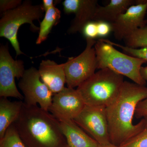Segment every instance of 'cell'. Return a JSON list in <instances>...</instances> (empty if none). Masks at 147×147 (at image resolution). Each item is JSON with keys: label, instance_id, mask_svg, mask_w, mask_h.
Listing matches in <instances>:
<instances>
[{"label": "cell", "instance_id": "8992f818", "mask_svg": "<svg viewBox=\"0 0 147 147\" xmlns=\"http://www.w3.org/2000/svg\"><path fill=\"white\" fill-rule=\"evenodd\" d=\"M84 51L75 57L68 58L64 63L66 84L68 88L79 87L92 76L97 69L94 39L86 38Z\"/></svg>", "mask_w": 147, "mask_h": 147}, {"label": "cell", "instance_id": "6da1fadb", "mask_svg": "<svg viewBox=\"0 0 147 147\" xmlns=\"http://www.w3.org/2000/svg\"><path fill=\"white\" fill-rule=\"evenodd\" d=\"M147 98V87L125 81L118 97L105 108L111 144L121 146L143 129L144 118L136 124L133 119L137 105Z\"/></svg>", "mask_w": 147, "mask_h": 147}, {"label": "cell", "instance_id": "e0dca14e", "mask_svg": "<svg viewBox=\"0 0 147 147\" xmlns=\"http://www.w3.org/2000/svg\"><path fill=\"white\" fill-rule=\"evenodd\" d=\"M61 17L60 11L55 6L45 12L44 18L40 24L37 44H40L47 39L53 27L58 24Z\"/></svg>", "mask_w": 147, "mask_h": 147}, {"label": "cell", "instance_id": "603a6c76", "mask_svg": "<svg viewBox=\"0 0 147 147\" xmlns=\"http://www.w3.org/2000/svg\"><path fill=\"white\" fill-rule=\"evenodd\" d=\"M22 3L21 0H1L0 12L1 14L2 15L6 11L16 8Z\"/></svg>", "mask_w": 147, "mask_h": 147}, {"label": "cell", "instance_id": "83f0119b", "mask_svg": "<svg viewBox=\"0 0 147 147\" xmlns=\"http://www.w3.org/2000/svg\"><path fill=\"white\" fill-rule=\"evenodd\" d=\"M99 147H120L116 146L115 145L113 144H109L104 145V146H100Z\"/></svg>", "mask_w": 147, "mask_h": 147}, {"label": "cell", "instance_id": "7a4b0ae2", "mask_svg": "<svg viewBox=\"0 0 147 147\" xmlns=\"http://www.w3.org/2000/svg\"><path fill=\"white\" fill-rule=\"evenodd\" d=\"M25 145L30 147H67L60 122L48 111L24 103L13 123Z\"/></svg>", "mask_w": 147, "mask_h": 147}, {"label": "cell", "instance_id": "44dd1931", "mask_svg": "<svg viewBox=\"0 0 147 147\" xmlns=\"http://www.w3.org/2000/svg\"><path fill=\"white\" fill-rule=\"evenodd\" d=\"M145 123L143 129L120 147H147V116L144 117Z\"/></svg>", "mask_w": 147, "mask_h": 147}, {"label": "cell", "instance_id": "7402d4cb", "mask_svg": "<svg viewBox=\"0 0 147 147\" xmlns=\"http://www.w3.org/2000/svg\"><path fill=\"white\" fill-rule=\"evenodd\" d=\"M82 33L86 39H94L98 37L97 22L92 21L87 23L83 28Z\"/></svg>", "mask_w": 147, "mask_h": 147}, {"label": "cell", "instance_id": "d4e9b609", "mask_svg": "<svg viewBox=\"0 0 147 147\" xmlns=\"http://www.w3.org/2000/svg\"><path fill=\"white\" fill-rule=\"evenodd\" d=\"M147 116V98L139 102L135 110L134 116L137 118H143Z\"/></svg>", "mask_w": 147, "mask_h": 147}, {"label": "cell", "instance_id": "3957f363", "mask_svg": "<svg viewBox=\"0 0 147 147\" xmlns=\"http://www.w3.org/2000/svg\"><path fill=\"white\" fill-rule=\"evenodd\" d=\"M123 76L108 68L95 72L77 90L86 105L106 108L115 101L124 83Z\"/></svg>", "mask_w": 147, "mask_h": 147}, {"label": "cell", "instance_id": "484cf974", "mask_svg": "<svg viewBox=\"0 0 147 147\" xmlns=\"http://www.w3.org/2000/svg\"><path fill=\"white\" fill-rule=\"evenodd\" d=\"M42 7L45 12L50 8L55 6L53 0H43L42 1Z\"/></svg>", "mask_w": 147, "mask_h": 147}, {"label": "cell", "instance_id": "277c9868", "mask_svg": "<svg viewBox=\"0 0 147 147\" xmlns=\"http://www.w3.org/2000/svg\"><path fill=\"white\" fill-rule=\"evenodd\" d=\"M98 69L108 68L125 76L134 83L145 86L146 82L142 78L140 69L147 62L121 53L113 45L99 39L94 46Z\"/></svg>", "mask_w": 147, "mask_h": 147}, {"label": "cell", "instance_id": "ffe728a7", "mask_svg": "<svg viewBox=\"0 0 147 147\" xmlns=\"http://www.w3.org/2000/svg\"><path fill=\"white\" fill-rule=\"evenodd\" d=\"M104 42L109 43L111 45L119 47L127 55L134 57L138 58L144 60L147 62V46L140 47L139 48H133L127 47L125 45H123L116 42H113L111 40L105 38H100Z\"/></svg>", "mask_w": 147, "mask_h": 147}, {"label": "cell", "instance_id": "4316f807", "mask_svg": "<svg viewBox=\"0 0 147 147\" xmlns=\"http://www.w3.org/2000/svg\"><path fill=\"white\" fill-rule=\"evenodd\" d=\"M140 73L141 76L145 81H147V66L146 67L142 66L140 69Z\"/></svg>", "mask_w": 147, "mask_h": 147}, {"label": "cell", "instance_id": "52a82bcc", "mask_svg": "<svg viewBox=\"0 0 147 147\" xmlns=\"http://www.w3.org/2000/svg\"><path fill=\"white\" fill-rule=\"evenodd\" d=\"M18 86L24 95L26 105L35 106L38 104L41 109L49 112L53 93L41 80L38 70L33 67L25 70Z\"/></svg>", "mask_w": 147, "mask_h": 147}, {"label": "cell", "instance_id": "cb8c5ba5", "mask_svg": "<svg viewBox=\"0 0 147 147\" xmlns=\"http://www.w3.org/2000/svg\"><path fill=\"white\" fill-rule=\"evenodd\" d=\"M97 22L98 37L103 38L107 36L112 32L111 24L104 21H96Z\"/></svg>", "mask_w": 147, "mask_h": 147}, {"label": "cell", "instance_id": "7c38bea8", "mask_svg": "<svg viewBox=\"0 0 147 147\" xmlns=\"http://www.w3.org/2000/svg\"><path fill=\"white\" fill-rule=\"evenodd\" d=\"M63 5L66 13L75 14L67 31L69 34H74L82 32L84 26L92 21L99 4L97 0H65Z\"/></svg>", "mask_w": 147, "mask_h": 147}, {"label": "cell", "instance_id": "5bb4252c", "mask_svg": "<svg viewBox=\"0 0 147 147\" xmlns=\"http://www.w3.org/2000/svg\"><path fill=\"white\" fill-rule=\"evenodd\" d=\"M67 147H99L100 145L90 137L73 120L59 121Z\"/></svg>", "mask_w": 147, "mask_h": 147}, {"label": "cell", "instance_id": "8fae6325", "mask_svg": "<svg viewBox=\"0 0 147 147\" xmlns=\"http://www.w3.org/2000/svg\"><path fill=\"white\" fill-rule=\"evenodd\" d=\"M147 12V0H139L111 24L112 32L116 39L121 40L137 29L147 25L145 16Z\"/></svg>", "mask_w": 147, "mask_h": 147}, {"label": "cell", "instance_id": "30bf717a", "mask_svg": "<svg viewBox=\"0 0 147 147\" xmlns=\"http://www.w3.org/2000/svg\"><path fill=\"white\" fill-rule=\"evenodd\" d=\"M85 106L77 89L65 87L61 91L54 94L49 112L59 121L74 120Z\"/></svg>", "mask_w": 147, "mask_h": 147}, {"label": "cell", "instance_id": "9a60e30c", "mask_svg": "<svg viewBox=\"0 0 147 147\" xmlns=\"http://www.w3.org/2000/svg\"><path fill=\"white\" fill-rule=\"evenodd\" d=\"M139 0H111L107 5L98 7L92 21H104L113 24L120 15L131 5L137 4Z\"/></svg>", "mask_w": 147, "mask_h": 147}, {"label": "cell", "instance_id": "4fadbf2b", "mask_svg": "<svg viewBox=\"0 0 147 147\" xmlns=\"http://www.w3.org/2000/svg\"><path fill=\"white\" fill-rule=\"evenodd\" d=\"M38 71L42 82L54 94L61 91L65 88L66 79L64 64H58L50 60H42Z\"/></svg>", "mask_w": 147, "mask_h": 147}, {"label": "cell", "instance_id": "d6986e66", "mask_svg": "<svg viewBox=\"0 0 147 147\" xmlns=\"http://www.w3.org/2000/svg\"><path fill=\"white\" fill-rule=\"evenodd\" d=\"M1 147H27L12 124L1 139Z\"/></svg>", "mask_w": 147, "mask_h": 147}, {"label": "cell", "instance_id": "ba28073f", "mask_svg": "<svg viewBox=\"0 0 147 147\" xmlns=\"http://www.w3.org/2000/svg\"><path fill=\"white\" fill-rule=\"evenodd\" d=\"M25 70L21 60H14L8 50L7 45L0 47V96L24 99L18 90L15 79H21Z\"/></svg>", "mask_w": 147, "mask_h": 147}, {"label": "cell", "instance_id": "ac0fdd59", "mask_svg": "<svg viewBox=\"0 0 147 147\" xmlns=\"http://www.w3.org/2000/svg\"><path fill=\"white\" fill-rule=\"evenodd\" d=\"M125 46L133 48L147 46V25L137 29L123 39Z\"/></svg>", "mask_w": 147, "mask_h": 147}, {"label": "cell", "instance_id": "9c48e42d", "mask_svg": "<svg viewBox=\"0 0 147 147\" xmlns=\"http://www.w3.org/2000/svg\"><path fill=\"white\" fill-rule=\"evenodd\" d=\"M73 120L100 146L111 144L105 108L86 105Z\"/></svg>", "mask_w": 147, "mask_h": 147}, {"label": "cell", "instance_id": "2e32d148", "mask_svg": "<svg viewBox=\"0 0 147 147\" xmlns=\"http://www.w3.org/2000/svg\"><path fill=\"white\" fill-rule=\"evenodd\" d=\"M24 102L11 101L7 98L0 99V139L3 137L9 127L19 117Z\"/></svg>", "mask_w": 147, "mask_h": 147}, {"label": "cell", "instance_id": "5b68a950", "mask_svg": "<svg viewBox=\"0 0 147 147\" xmlns=\"http://www.w3.org/2000/svg\"><path fill=\"white\" fill-rule=\"evenodd\" d=\"M44 11L42 5H33L31 1L27 0L16 8L2 14L0 36L9 40L16 51V56L24 54L20 49L17 39L18 29L23 24H29L33 30H38L39 28L35 26L33 21L42 18Z\"/></svg>", "mask_w": 147, "mask_h": 147}]
</instances>
